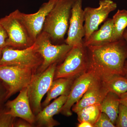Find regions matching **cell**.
<instances>
[{"label": "cell", "instance_id": "obj_1", "mask_svg": "<svg viewBox=\"0 0 127 127\" xmlns=\"http://www.w3.org/2000/svg\"><path fill=\"white\" fill-rule=\"evenodd\" d=\"M88 70L93 71L101 80L114 75L124 76L127 59V43L123 37L101 45L87 47Z\"/></svg>", "mask_w": 127, "mask_h": 127}, {"label": "cell", "instance_id": "obj_2", "mask_svg": "<svg viewBox=\"0 0 127 127\" xmlns=\"http://www.w3.org/2000/svg\"><path fill=\"white\" fill-rule=\"evenodd\" d=\"M76 0H58L48 14L42 31L48 34L52 42L64 40L68 31L73 6Z\"/></svg>", "mask_w": 127, "mask_h": 127}, {"label": "cell", "instance_id": "obj_3", "mask_svg": "<svg viewBox=\"0 0 127 127\" xmlns=\"http://www.w3.org/2000/svg\"><path fill=\"white\" fill-rule=\"evenodd\" d=\"M89 61L87 47L83 45L73 47L61 63L57 65L54 79H76L88 71Z\"/></svg>", "mask_w": 127, "mask_h": 127}, {"label": "cell", "instance_id": "obj_4", "mask_svg": "<svg viewBox=\"0 0 127 127\" xmlns=\"http://www.w3.org/2000/svg\"><path fill=\"white\" fill-rule=\"evenodd\" d=\"M35 43L37 52L43 59L36 73L43 72L54 64L58 65L61 63L72 48L65 43L54 45L49 35L43 31L37 37Z\"/></svg>", "mask_w": 127, "mask_h": 127}, {"label": "cell", "instance_id": "obj_5", "mask_svg": "<svg viewBox=\"0 0 127 127\" xmlns=\"http://www.w3.org/2000/svg\"><path fill=\"white\" fill-rule=\"evenodd\" d=\"M42 62V58L37 52L34 42L33 45L25 49H15L9 46L2 48L0 66H19L37 71Z\"/></svg>", "mask_w": 127, "mask_h": 127}, {"label": "cell", "instance_id": "obj_6", "mask_svg": "<svg viewBox=\"0 0 127 127\" xmlns=\"http://www.w3.org/2000/svg\"><path fill=\"white\" fill-rule=\"evenodd\" d=\"M36 71L32 68L19 66H0V81L7 89V100L27 87Z\"/></svg>", "mask_w": 127, "mask_h": 127}, {"label": "cell", "instance_id": "obj_7", "mask_svg": "<svg viewBox=\"0 0 127 127\" xmlns=\"http://www.w3.org/2000/svg\"><path fill=\"white\" fill-rule=\"evenodd\" d=\"M57 65L54 64L43 72L36 73L27 87L31 108L35 116L42 109L41 100L54 80Z\"/></svg>", "mask_w": 127, "mask_h": 127}, {"label": "cell", "instance_id": "obj_8", "mask_svg": "<svg viewBox=\"0 0 127 127\" xmlns=\"http://www.w3.org/2000/svg\"><path fill=\"white\" fill-rule=\"evenodd\" d=\"M0 23L7 34V46L15 49H23L34 44V42L15 11L0 18Z\"/></svg>", "mask_w": 127, "mask_h": 127}, {"label": "cell", "instance_id": "obj_9", "mask_svg": "<svg viewBox=\"0 0 127 127\" xmlns=\"http://www.w3.org/2000/svg\"><path fill=\"white\" fill-rule=\"evenodd\" d=\"M117 7V4L112 0H100L98 7H87L83 10L85 32L83 41L87 40L93 32L98 30L99 25L106 20L109 14Z\"/></svg>", "mask_w": 127, "mask_h": 127}, {"label": "cell", "instance_id": "obj_10", "mask_svg": "<svg viewBox=\"0 0 127 127\" xmlns=\"http://www.w3.org/2000/svg\"><path fill=\"white\" fill-rule=\"evenodd\" d=\"M58 1V0H49L48 2L43 3L38 11L34 14H25L21 12L18 9L15 11L17 16L26 27L34 42L42 31L48 14Z\"/></svg>", "mask_w": 127, "mask_h": 127}, {"label": "cell", "instance_id": "obj_11", "mask_svg": "<svg viewBox=\"0 0 127 127\" xmlns=\"http://www.w3.org/2000/svg\"><path fill=\"white\" fill-rule=\"evenodd\" d=\"M98 78H100L96 74L91 70L88 71L76 78L60 113L66 117L71 116L73 105L81 98L91 85Z\"/></svg>", "mask_w": 127, "mask_h": 127}, {"label": "cell", "instance_id": "obj_12", "mask_svg": "<svg viewBox=\"0 0 127 127\" xmlns=\"http://www.w3.org/2000/svg\"><path fill=\"white\" fill-rule=\"evenodd\" d=\"M84 22L82 0H76L72 8L67 36L64 41L65 43L72 47L83 45V38L85 34Z\"/></svg>", "mask_w": 127, "mask_h": 127}, {"label": "cell", "instance_id": "obj_13", "mask_svg": "<svg viewBox=\"0 0 127 127\" xmlns=\"http://www.w3.org/2000/svg\"><path fill=\"white\" fill-rule=\"evenodd\" d=\"M5 106L7 113L12 117L22 119L33 126L35 124V116L31 108L27 87L22 89L14 100L7 101Z\"/></svg>", "mask_w": 127, "mask_h": 127}, {"label": "cell", "instance_id": "obj_14", "mask_svg": "<svg viewBox=\"0 0 127 127\" xmlns=\"http://www.w3.org/2000/svg\"><path fill=\"white\" fill-rule=\"evenodd\" d=\"M108 92L101 79L98 78L91 85L81 98L73 105L72 111L76 113L85 107L101 104Z\"/></svg>", "mask_w": 127, "mask_h": 127}, {"label": "cell", "instance_id": "obj_15", "mask_svg": "<svg viewBox=\"0 0 127 127\" xmlns=\"http://www.w3.org/2000/svg\"><path fill=\"white\" fill-rule=\"evenodd\" d=\"M67 96V95H61L45 107L35 116L34 124L40 127H53L60 125L59 122L54 119L53 117L60 113Z\"/></svg>", "mask_w": 127, "mask_h": 127}, {"label": "cell", "instance_id": "obj_16", "mask_svg": "<svg viewBox=\"0 0 127 127\" xmlns=\"http://www.w3.org/2000/svg\"><path fill=\"white\" fill-rule=\"evenodd\" d=\"M112 19L107 18L99 30L93 32L87 40L83 41V45L87 47L101 45L114 41Z\"/></svg>", "mask_w": 127, "mask_h": 127}, {"label": "cell", "instance_id": "obj_17", "mask_svg": "<svg viewBox=\"0 0 127 127\" xmlns=\"http://www.w3.org/2000/svg\"><path fill=\"white\" fill-rule=\"evenodd\" d=\"M75 79L62 78L54 79L47 93L46 99L41 104L42 108L46 106L51 100L58 97L68 96Z\"/></svg>", "mask_w": 127, "mask_h": 127}, {"label": "cell", "instance_id": "obj_18", "mask_svg": "<svg viewBox=\"0 0 127 127\" xmlns=\"http://www.w3.org/2000/svg\"><path fill=\"white\" fill-rule=\"evenodd\" d=\"M120 103L119 97L111 92H108L101 103L102 112L108 116L115 125Z\"/></svg>", "mask_w": 127, "mask_h": 127}, {"label": "cell", "instance_id": "obj_19", "mask_svg": "<svg viewBox=\"0 0 127 127\" xmlns=\"http://www.w3.org/2000/svg\"><path fill=\"white\" fill-rule=\"evenodd\" d=\"M101 81L109 92L115 94L119 97L127 93V77L126 76L114 75L101 79Z\"/></svg>", "mask_w": 127, "mask_h": 127}, {"label": "cell", "instance_id": "obj_20", "mask_svg": "<svg viewBox=\"0 0 127 127\" xmlns=\"http://www.w3.org/2000/svg\"><path fill=\"white\" fill-rule=\"evenodd\" d=\"M102 112L101 104H96L85 107L76 113L79 123L86 121L94 127Z\"/></svg>", "mask_w": 127, "mask_h": 127}, {"label": "cell", "instance_id": "obj_21", "mask_svg": "<svg viewBox=\"0 0 127 127\" xmlns=\"http://www.w3.org/2000/svg\"><path fill=\"white\" fill-rule=\"evenodd\" d=\"M114 24L113 37L114 41L123 38V34L127 27V10H118L113 17Z\"/></svg>", "mask_w": 127, "mask_h": 127}, {"label": "cell", "instance_id": "obj_22", "mask_svg": "<svg viewBox=\"0 0 127 127\" xmlns=\"http://www.w3.org/2000/svg\"><path fill=\"white\" fill-rule=\"evenodd\" d=\"M116 127H127V107L120 103L118 116L116 120Z\"/></svg>", "mask_w": 127, "mask_h": 127}, {"label": "cell", "instance_id": "obj_23", "mask_svg": "<svg viewBox=\"0 0 127 127\" xmlns=\"http://www.w3.org/2000/svg\"><path fill=\"white\" fill-rule=\"evenodd\" d=\"M15 118L7 113V109L0 111V127H14Z\"/></svg>", "mask_w": 127, "mask_h": 127}, {"label": "cell", "instance_id": "obj_24", "mask_svg": "<svg viewBox=\"0 0 127 127\" xmlns=\"http://www.w3.org/2000/svg\"><path fill=\"white\" fill-rule=\"evenodd\" d=\"M108 116L102 112L99 118L94 124V127H115Z\"/></svg>", "mask_w": 127, "mask_h": 127}, {"label": "cell", "instance_id": "obj_25", "mask_svg": "<svg viewBox=\"0 0 127 127\" xmlns=\"http://www.w3.org/2000/svg\"><path fill=\"white\" fill-rule=\"evenodd\" d=\"M7 90L4 85L0 81V111L3 108V105L5 101L7 100Z\"/></svg>", "mask_w": 127, "mask_h": 127}, {"label": "cell", "instance_id": "obj_26", "mask_svg": "<svg viewBox=\"0 0 127 127\" xmlns=\"http://www.w3.org/2000/svg\"><path fill=\"white\" fill-rule=\"evenodd\" d=\"M7 38L8 36L6 32L0 23V48H3L7 46Z\"/></svg>", "mask_w": 127, "mask_h": 127}, {"label": "cell", "instance_id": "obj_27", "mask_svg": "<svg viewBox=\"0 0 127 127\" xmlns=\"http://www.w3.org/2000/svg\"><path fill=\"white\" fill-rule=\"evenodd\" d=\"M33 125L25 120L21 119L17 121H15L14 127H32Z\"/></svg>", "mask_w": 127, "mask_h": 127}, {"label": "cell", "instance_id": "obj_28", "mask_svg": "<svg viewBox=\"0 0 127 127\" xmlns=\"http://www.w3.org/2000/svg\"><path fill=\"white\" fill-rule=\"evenodd\" d=\"M120 103L127 107V93L119 97Z\"/></svg>", "mask_w": 127, "mask_h": 127}, {"label": "cell", "instance_id": "obj_29", "mask_svg": "<svg viewBox=\"0 0 127 127\" xmlns=\"http://www.w3.org/2000/svg\"><path fill=\"white\" fill-rule=\"evenodd\" d=\"M78 127H93L91 124L86 121H83L79 123L77 125Z\"/></svg>", "mask_w": 127, "mask_h": 127}, {"label": "cell", "instance_id": "obj_30", "mask_svg": "<svg viewBox=\"0 0 127 127\" xmlns=\"http://www.w3.org/2000/svg\"><path fill=\"white\" fill-rule=\"evenodd\" d=\"M124 76L127 77V60L125 61L124 67Z\"/></svg>", "mask_w": 127, "mask_h": 127}, {"label": "cell", "instance_id": "obj_31", "mask_svg": "<svg viewBox=\"0 0 127 127\" xmlns=\"http://www.w3.org/2000/svg\"><path fill=\"white\" fill-rule=\"evenodd\" d=\"M123 37L124 40L126 41L127 43V29H125L123 34Z\"/></svg>", "mask_w": 127, "mask_h": 127}, {"label": "cell", "instance_id": "obj_32", "mask_svg": "<svg viewBox=\"0 0 127 127\" xmlns=\"http://www.w3.org/2000/svg\"><path fill=\"white\" fill-rule=\"evenodd\" d=\"M2 48H0V61L1 59L2 56Z\"/></svg>", "mask_w": 127, "mask_h": 127}]
</instances>
